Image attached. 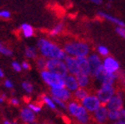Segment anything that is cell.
Listing matches in <instances>:
<instances>
[{
	"instance_id": "obj_41",
	"label": "cell",
	"mask_w": 125,
	"mask_h": 124,
	"mask_svg": "<svg viewBox=\"0 0 125 124\" xmlns=\"http://www.w3.org/2000/svg\"><path fill=\"white\" fill-rule=\"evenodd\" d=\"M91 1L95 3V4H101L102 3V0H91Z\"/></svg>"
},
{
	"instance_id": "obj_12",
	"label": "cell",
	"mask_w": 125,
	"mask_h": 124,
	"mask_svg": "<svg viewBox=\"0 0 125 124\" xmlns=\"http://www.w3.org/2000/svg\"><path fill=\"white\" fill-rule=\"evenodd\" d=\"M74 119L78 124H90L92 122V114H90L85 108L81 105L78 112L75 115Z\"/></svg>"
},
{
	"instance_id": "obj_35",
	"label": "cell",
	"mask_w": 125,
	"mask_h": 124,
	"mask_svg": "<svg viewBox=\"0 0 125 124\" xmlns=\"http://www.w3.org/2000/svg\"><path fill=\"white\" fill-rule=\"evenodd\" d=\"M11 14H10V12H7V11H2V12H0V18H10Z\"/></svg>"
},
{
	"instance_id": "obj_11",
	"label": "cell",
	"mask_w": 125,
	"mask_h": 124,
	"mask_svg": "<svg viewBox=\"0 0 125 124\" xmlns=\"http://www.w3.org/2000/svg\"><path fill=\"white\" fill-rule=\"evenodd\" d=\"M20 120L23 124H31L36 122V114L28 106L22 107L20 111Z\"/></svg>"
},
{
	"instance_id": "obj_43",
	"label": "cell",
	"mask_w": 125,
	"mask_h": 124,
	"mask_svg": "<svg viewBox=\"0 0 125 124\" xmlns=\"http://www.w3.org/2000/svg\"><path fill=\"white\" fill-rule=\"evenodd\" d=\"M31 124H41V123H39V122H33V123H31Z\"/></svg>"
},
{
	"instance_id": "obj_2",
	"label": "cell",
	"mask_w": 125,
	"mask_h": 124,
	"mask_svg": "<svg viewBox=\"0 0 125 124\" xmlns=\"http://www.w3.org/2000/svg\"><path fill=\"white\" fill-rule=\"evenodd\" d=\"M63 50L67 55L73 57H87L90 53V46L84 42H67L64 44Z\"/></svg>"
},
{
	"instance_id": "obj_1",
	"label": "cell",
	"mask_w": 125,
	"mask_h": 124,
	"mask_svg": "<svg viewBox=\"0 0 125 124\" xmlns=\"http://www.w3.org/2000/svg\"><path fill=\"white\" fill-rule=\"evenodd\" d=\"M37 46L42 56L46 59H59L64 60L67 56V53L63 49L46 39H39Z\"/></svg>"
},
{
	"instance_id": "obj_5",
	"label": "cell",
	"mask_w": 125,
	"mask_h": 124,
	"mask_svg": "<svg viewBox=\"0 0 125 124\" xmlns=\"http://www.w3.org/2000/svg\"><path fill=\"white\" fill-rule=\"evenodd\" d=\"M45 69L56 73L63 77L68 74L65 61L62 60H59V59H47Z\"/></svg>"
},
{
	"instance_id": "obj_13",
	"label": "cell",
	"mask_w": 125,
	"mask_h": 124,
	"mask_svg": "<svg viewBox=\"0 0 125 124\" xmlns=\"http://www.w3.org/2000/svg\"><path fill=\"white\" fill-rule=\"evenodd\" d=\"M64 61H65V64L67 66L68 74H74V75H76L77 74H79L80 69L78 63H77L76 58L70 56V55H67Z\"/></svg>"
},
{
	"instance_id": "obj_20",
	"label": "cell",
	"mask_w": 125,
	"mask_h": 124,
	"mask_svg": "<svg viewBox=\"0 0 125 124\" xmlns=\"http://www.w3.org/2000/svg\"><path fill=\"white\" fill-rule=\"evenodd\" d=\"M99 15L101 17H104L105 19L108 20V21H112L113 23L117 24V25H119L120 27H125V23L123 21H120V20L116 19V18L111 16V15H109V14H106V13H105V12H99Z\"/></svg>"
},
{
	"instance_id": "obj_24",
	"label": "cell",
	"mask_w": 125,
	"mask_h": 124,
	"mask_svg": "<svg viewBox=\"0 0 125 124\" xmlns=\"http://www.w3.org/2000/svg\"><path fill=\"white\" fill-rule=\"evenodd\" d=\"M25 55L28 59H31V60H36L37 58V52H36V50L35 47H31V46H29V47L26 48L25 50Z\"/></svg>"
},
{
	"instance_id": "obj_31",
	"label": "cell",
	"mask_w": 125,
	"mask_h": 124,
	"mask_svg": "<svg viewBox=\"0 0 125 124\" xmlns=\"http://www.w3.org/2000/svg\"><path fill=\"white\" fill-rule=\"evenodd\" d=\"M9 103L10 105H12V106H19L21 105V100L16 97H12V98H10Z\"/></svg>"
},
{
	"instance_id": "obj_42",
	"label": "cell",
	"mask_w": 125,
	"mask_h": 124,
	"mask_svg": "<svg viewBox=\"0 0 125 124\" xmlns=\"http://www.w3.org/2000/svg\"><path fill=\"white\" fill-rule=\"evenodd\" d=\"M5 76V74H4V72H3V70L0 68V78H3V77Z\"/></svg>"
},
{
	"instance_id": "obj_23",
	"label": "cell",
	"mask_w": 125,
	"mask_h": 124,
	"mask_svg": "<svg viewBox=\"0 0 125 124\" xmlns=\"http://www.w3.org/2000/svg\"><path fill=\"white\" fill-rule=\"evenodd\" d=\"M21 29L25 37H31L34 35L33 28L30 25H29V24H23V25H21Z\"/></svg>"
},
{
	"instance_id": "obj_33",
	"label": "cell",
	"mask_w": 125,
	"mask_h": 124,
	"mask_svg": "<svg viewBox=\"0 0 125 124\" xmlns=\"http://www.w3.org/2000/svg\"><path fill=\"white\" fill-rule=\"evenodd\" d=\"M4 86H5L6 89H8V90H12V89H13V83H12L11 80L6 79V80H5V82H4Z\"/></svg>"
},
{
	"instance_id": "obj_17",
	"label": "cell",
	"mask_w": 125,
	"mask_h": 124,
	"mask_svg": "<svg viewBox=\"0 0 125 124\" xmlns=\"http://www.w3.org/2000/svg\"><path fill=\"white\" fill-rule=\"evenodd\" d=\"M75 76H76L79 87L89 88L90 85H91V82H92V79H91V75H90V74L79 73V74H77Z\"/></svg>"
},
{
	"instance_id": "obj_22",
	"label": "cell",
	"mask_w": 125,
	"mask_h": 124,
	"mask_svg": "<svg viewBox=\"0 0 125 124\" xmlns=\"http://www.w3.org/2000/svg\"><path fill=\"white\" fill-rule=\"evenodd\" d=\"M27 106L33 111L34 113H36V114H40L43 110V105H42V103H35V102H29L27 103Z\"/></svg>"
},
{
	"instance_id": "obj_7",
	"label": "cell",
	"mask_w": 125,
	"mask_h": 124,
	"mask_svg": "<svg viewBox=\"0 0 125 124\" xmlns=\"http://www.w3.org/2000/svg\"><path fill=\"white\" fill-rule=\"evenodd\" d=\"M92 121L95 124H108V109L106 105H101L92 114Z\"/></svg>"
},
{
	"instance_id": "obj_14",
	"label": "cell",
	"mask_w": 125,
	"mask_h": 124,
	"mask_svg": "<svg viewBox=\"0 0 125 124\" xmlns=\"http://www.w3.org/2000/svg\"><path fill=\"white\" fill-rule=\"evenodd\" d=\"M64 86L72 93L75 91H76L77 89L79 88V84L77 82L76 76L71 74H66L64 76Z\"/></svg>"
},
{
	"instance_id": "obj_19",
	"label": "cell",
	"mask_w": 125,
	"mask_h": 124,
	"mask_svg": "<svg viewBox=\"0 0 125 124\" xmlns=\"http://www.w3.org/2000/svg\"><path fill=\"white\" fill-rule=\"evenodd\" d=\"M89 90L88 88H83V87H79L76 91L73 92V98L77 101H82L88 94H89Z\"/></svg>"
},
{
	"instance_id": "obj_34",
	"label": "cell",
	"mask_w": 125,
	"mask_h": 124,
	"mask_svg": "<svg viewBox=\"0 0 125 124\" xmlns=\"http://www.w3.org/2000/svg\"><path fill=\"white\" fill-rule=\"evenodd\" d=\"M116 32L118 33V35H120L122 37L125 39V28L124 27H118L116 29Z\"/></svg>"
},
{
	"instance_id": "obj_40",
	"label": "cell",
	"mask_w": 125,
	"mask_h": 124,
	"mask_svg": "<svg viewBox=\"0 0 125 124\" xmlns=\"http://www.w3.org/2000/svg\"><path fill=\"white\" fill-rule=\"evenodd\" d=\"M2 124H17V123H16V122H10V121H7V120H5V121H4V122H3Z\"/></svg>"
},
{
	"instance_id": "obj_3",
	"label": "cell",
	"mask_w": 125,
	"mask_h": 124,
	"mask_svg": "<svg viewBox=\"0 0 125 124\" xmlns=\"http://www.w3.org/2000/svg\"><path fill=\"white\" fill-rule=\"evenodd\" d=\"M43 82L49 88H60L64 87V77L60 74L51 72L47 69H43L40 73Z\"/></svg>"
},
{
	"instance_id": "obj_26",
	"label": "cell",
	"mask_w": 125,
	"mask_h": 124,
	"mask_svg": "<svg viewBox=\"0 0 125 124\" xmlns=\"http://www.w3.org/2000/svg\"><path fill=\"white\" fill-rule=\"evenodd\" d=\"M21 87L23 89V91L27 93V94H31L34 91V85L29 81H24L22 82Z\"/></svg>"
},
{
	"instance_id": "obj_4",
	"label": "cell",
	"mask_w": 125,
	"mask_h": 124,
	"mask_svg": "<svg viewBox=\"0 0 125 124\" xmlns=\"http://www.w3.org/2000/svg\"><path fill=\"white\" fill-rule=\"evenodd\" d=\"M116 88L115 85L111 84H100L99 88L97 89L95 94L99 98L102 105H106L112 97L116 93Z\"/></svg>"
},
{
	"instance_id": "obj_15",
	"label": "cell",
	"mask_w": 125,
	"mask_h": 124,
	"mask_svg": "<svg viewBox=\"0 0 125 124\" xmlns=\"http://www.w3.org/2000/svg\"><path fill=\"white\" fill-rule=\"evenodd\" d=\"M87 58H88L90 68H91V76H92L94 73L97 71V69L102 66V60H101L100 57L98 54H96V53H92L91 55H88Z\"/></svg>"
},
{
	"instance_id": "obj_10",
	"label": "cell",
	"mask_w": 125,
	"mask_h": 124,
	"mask_svg": "<svg viewBox=\"0 0 125 124\" xmlns=\"http://www.w3.org/2000/svg\"><path fill=\"white\" fill-rule=\"evenodd\" d=\"M102 66L107 73L112 74H117L120 71V64L119 62L113 57L106 56L102 60Z\"/></svg>"
},
{
	"instance_id": "obj_8",
	"label": "cell",
	"mask_w": 125,
	"mask_h": 124,
	"mask_svg": "<svg viewBox=\"0 0 125 124\" xmlns=\"http://www.w3.org/2000/svg\"><path fill=\"white\" fill-rule=\"evenodd\" d=\"M50 95L53 98H57L67 103L73 98V93L70 91H68L65 86L60 87V88L50 89Z\"/></svg>"
},
{
	"instance_id": "obj_44",
	"label": "cell",
	"mask_w": 125,
	"mask_h": 124,
	"mask_svg": "<svg viewBox=\"0 0 125 124\" xmlns=\"http://www.w3.org/2000/svg\"><path fill=\"white\" fill-rule=\"evenodd\" d=\"M43 124H52V123H51V122H44V123Z\"/></svg>"
},
{
	"instance_id": "obj_6",
	"label": "cell",
	"mask_w": 125,
	"mask_h": 124,
	"mask_svg": "<svg viewBox=\"0 0 125 124\" xmlns=\"http://www.w3.org/2000/svg\"><path fill=\"white\" fill-rule=\"evenodd\" d=\"M80 103L90 114L95 112L102 105L95 93H89L82 101H80Z\"/></svg>"
},
{
	"instance_id": "obj_18",
	"label": "cell",
	"mask_w": 125,
	"mask_h": 124,
	"mask_svg": "<svg viewBox=\"0 0 125 124\" xmlns=\"http://www.w3.org/2000/svg\"><path fill=\"white\" fill-rule=\"evenodd\" d=\"M40 98H41L42 105H46L47 107L50 108L51 110H53V111H56V110L58 109L55 102H54V99H53V98L51 95H48V94H43Z\"/></svg>"
},
{
	"instance_id": "obj_9",
	"label": "cell",
	"mask_w": 125,
	"mask_h": 124,
	"mask_svg": "<svg viewBox=\"0 0 125 124\" xmlns=\"http://www.w3.org/2000/svg\"><path fill=\"white\" fill-rule=\"evenodd\" d=\"M108 110H122L123 108V94L121 91H116V93L106 104Z\"/></svg>"
},
{
	"instance_id": "obj_29",
	"label": "cell",
	"mask_w": 125,
	"mask_h": 124,
	"mask_svg": "<svg viewBox=\"0 0 125 124\" xmlns=\"http://www.w3.org/2000/svg\"><path fill=\"white\" fill-rule=\"evenodd\" d=\"M62 30H63V24L60 23V24H59V25H57L52 30H51L50 36H56V35L60 34V32H62Z\"/></svg>"
},
{
	"instance_id": "obj_32",
	"label": "cell",
	"mask_w": 125,
	"mask_h": 124,
	"mask_svg": "<svg viewBox=\"0 0 125 124\" xmlns=\"http://www.w3.org/2000/svg\"><path fill=\"white\" fill-rule=\"evenodd\" d=\"M12 69L14 70V71L18 72V73L22 70L21 64H20L19 62H17V61H12Z\"/></svg>"
},
{
	"instance_id": "obj_16",
	"label": "cell",
	"mask_w": 125,
	"mask_h": 124,
	"mask_svg": "<svg viewBox=\"0 0 125 124\" xmlns=\"http://www.w3.org/2000/svg\"><path fill=\"white\" fill-rule=\"evenodd\" d=\"M77 63L79 66L80 73L86 74L91 75V68H90V64L88 61L87 57H77L76 58Z\"/></svg>"
},
{
	"instance_id": "obj_25",
	"label": "cell",
	"mask_w": 125,
	"mask_h": 124,
	"mask_svg": "<svg viewBox=\"0 0 125 124\" xmlns=\"http://www.w3.org/2000/svg\"><path fill=\"white\" fill-rule=\"evenodd\" d=\"M46 60H47V59H46V58H44L43 56H42V57H37L36 59V67H37V68H38L39 70H41V71H42V70L45 69Z\"/></svg>"
},
{
	"instance_id": "obj_38",
	"label": "cell",
	"mask_w": 125,
	"mask_h": 124,
	"mask_svg": "<svg viewBox=\"0 0 125 124\" xmlns=\"http://www.w3.org/2000/svg\"><path fill=\"white\" fill-rule=\"evenodd\" d=\"M120 120H123L125 122V108H123V109L121 110V119Z\"/></svg>"
},
{
	"instance_id": "obj_28",
	"label": "cell",
	"mask_w": 125,
	"mask_h": 124,
	"mask_svg": "<svg viewBox=\"0 0 125 124\" xmlns=\"http://www.w3.org/2000/svg\"><path fill=\"white\" fill-rule=\"evenodd\" d=\"M0 53L5 56H12V52L10 50L9 48L5 47L2 43H0Z\"/></svg>"
},
{
	"instance_id": "obj_27",
	"label": "cell",
	"mask_w": 125,
	"mask_h": 124,
	"mask_svg": "<svg viewBox=\"0 0 125 124\" xmlns=\"http://www.w3.org/2000/svg\"><path fill=\"white\" fill-rule=\"evenodd\" d=\"M53 99H54V102H55L57 107L61 110H65V111L67 110V102H65V101H63V100H60V99H59V98H53Z\"/></svg>"
},
{
	"instance_id": "obj_30",
	"label": "cell",
	"mask_w": 125,
	"mask_h": 124,
	"mask_svg": "<svg viewBox=\"0 0 125 124\" xmlns=\"http://www.w3.org/2000/svg\"><path fill=\"white\" fill-rule=\"evenodd\" d=\"M98 52H99L101 56H103V57H106V56H108V54H109V51L106 47L100 45V46L98 47Z\"/></svg>"
},
{
	"instance_id": "obj_36",
	"label": "cell",
	"mask_w": 125,
	"mask_h": 124,
	"mask_svg": "<svg viewBox=\"0 0 125 124\" xmlns=\"http://www.w3.org/2000/svg\"><path fill=\"white\" fill-rule=\"evenodd\" d=\"M21 67L22 69L24 70H29L30 69V64L28 61H23L21 63Z\"/></svg>"
},
{
	"instance_id": "obj_45",
	"label": "cell",
	"mask_w": 125,
	"mask_h": 124,
	"mask_svg": "<svg viewBox=\"0 0 125 124\" xmlns=\"http://www.w3.org/2000/svg\"><path fill=\"white\" fill-rule=\"evenodd\" d=\"M124 90H125V87H124Z\"/></svg>"
},
{
	"instance_id": "obj_21",
	"label": "cell",
	"mask_w": 125,
	"mask_h": 124,
	"mask_svg": "<svg viewBox=\"0 0 125 124\" xmlns=\"http://www.w3.org/2000/svg\"><path fill=\"white\" fill-rule=\"evenodd\" d=\"M121 119V110H108L109 122H115Z\"/></svg>"
},
{
	"instance_id": "obj_37",
	"label": "cell",
	"mask_w": 125,
	"mask_h": 124,
	"mask_svg": "<svg viewBox=\"0 0 125 124\" xmlns=\"http://www.w3.org/2000/svg\"><path fill=\"white\" fill-rule=\"evenodd\" d=\"M6 99H7V95H6L5 93H2V94H0V104L5 103Z\"/></svg>"
},
{
	"instance_id": "obj_39",
	"label": "cell",
	"mask_w": 125,
	"mask_h": 124,
	"mask_svg": "<svg viewBox=\"0 0 125 124\" xmlns=\"http://www.w3.org/2000/svg\"><path fill=\"white\" fill-rule=\"evenodd\" d=\"M110 124H125V122L123 121V120H118V121H115V122H110Z\"/></svg>"
}]
</instances>
